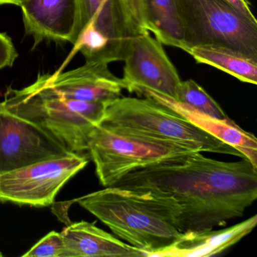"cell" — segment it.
I'll return each instance as SVG.
<instances>
[{
  "mask_svg": "<svg viewBox=\"0 0 257 257\" xmlns=\"http://www.w3.org/2000/svg\"><path fill=\"white\" fill-rule=\"evenodd\" d=\"M38 76L58 94L91 103L106 104L121 97L124 89L121 79L111 73L109 64L103 61H85L84 65L69 71Z\"/></svg>",
  "mask_w": 257,
  "mask_h": 257,
  "instance_id": "cell-11",
  "label": "cell"
},
{
  "mask_svg": "<svg viewBox=\"0 0 257 257\" xmlns=\"http://www.w3.org/2000/svg\"><path fill=\"white\" fill-rule=\"evenodd\" d=\"M77 17L71 44L92 25L108 40L113 62L123 61L131 42L139 31L123 0H76Z\"/></svg>",
  "mask_w": 257,
  "mask_h": 257,
  "instance_id": "cell-10",
  "label": "cell"
},
{
  "mask_svg": "<svg viewBox=\"0 0 257 257\" xmlns=\"http://www.w3.org/2000/svg\"><path fill=\"white\" fill-rule=\"evenodd\" d=\"M88 163V156L71 153L1 174L0 202L49 207L63 186Z\"/></svg>",
  "mask_w": 257,
  "mask_h": 257,
  "instance_id": "cell-7",
  "label": "cell"
},
{
  "mask_svg": "<svg viewBox=\"0 0 257 257\" xmlns=\"http://www.w3.org/2000/svg\"><path fill=\"white\" fill-rule=\"evenodd\" d=\"M185 33V52L200 45H222L257 58V22L225 0H176Z\"/></svg>",
  "mask_w": 257,
  "mask_h": 257,
  "instance_id": "cell-6",
  "label": "cell"
},
{
  "mask_svg": "<svg viewBox=\"0 0 257 257\" xmlns=\"http://www.w3.org/2000/svg\"><path fill=\"white\" fill-rule=\"evenodd\" d=\"M71 153L44 127L0 102V174Z\"/></svg>",
  "mask_w": 257,
  "mask_h": 257,
  "instance_id": "cell-8",
  "label": "cell"
},
{
  "mask_svg": "<svg viewBox=\"0 0 257 257\" xmlns=\"http://www.w3.org/2000/svg\"><path fill=\"white\" fill-rule=\"evenodd\" d=\"M140 95L150 97L161 104L171 108L200 128L240 152L245 159H248L257 168L256 138L252 134L242 129L231 118L218 119L199 113L189 106L153 91H144Z\"/></svg>",
  "mask_w": 257,
  "mask_h": 257,
  "instance_id": "cell-15",
  "label": "cell"
},
{
  "mask_svg": "<svg viewBox=\"0 0 257 257\" xmlns=\"http://www.w3.org/2000/svg\"><path fill=\"white\" fill-rule=\"evenodd\" d=\"M124 89L141 94L151 91L177 100L181 79L165 52L163 45L147 30L139 31L131 42L124 59Z\"/></svg>",
  "mask_w": 257,
  "mask_h": 257,
  "instance_id": "cell-9",
  "label": "cell"
},
{
  "mask_svg": "<svg viewBox=\"0 0 257 257\" xmlns=\"http://www.w3.org/2000/svg\"><path fill=\"white\" fill-rule=\"evenodd\" d=\"M104 223L120 240L147 252H156L177 241L181 207L172 197L116 186L75 200Z\"/></svg>",
  "mask_w": 257,
  "mask_h": 257,
  "instance_id": "cell-2",
  "label": "cell"
},
{
  "mask_svg": "<svg viewBox=\"0 0 257 257\" xmlns=\"http://www.w3.org/2000/svg\"><path fill=\"white\" fill-rule=\"evenodd\" d=\"M19 53L11 37L7 33L0 32V70L14 65Z\"/></svg>",
  "mask_w": 257,
  "mask_h": 257,
  "instance_id": "cell-20",
  "label": "cell"
},
{
  "mask_svg": "<svg viewBox=\"0 0 257 257\" xmlns=\"http://www.w3.org/2000/svg\"><path fill=\"white\" fill-rule=\"evenodd\" d=\"M257 216L228 228L183 232L172 245L153 257H207L217 255L240 241L255 228Z\"/></svg>",
  "mask_w": 257,
  "mask_h": 257,
  "instance_id": "cell-14",
  "label": "cell"
},
{
  "mask_svg": "<svg viewBox=\"0 0 257 257\" xmlns=\"http://www.w3.org/2000/svg\"><path fill=\"white\" fill-rule=\"evenodd\" d=\"M225 1L231 4L242 14L244 15L248 19L254 21V22H257L252 14V10H251L249 0H225Z\"/></svg>",
  "mask_w": 257,
  "mask_h": 257,
  "instance_id": "cell-22",
  "label": "cell"
},
{
  "mask_svg": "<svg viewBox=\"0 0 257 257\" xmlns=\"http://www.w3.org/2000/svg\"><path fill=\"white\" fill-rule=\"evenodd\" d=\"M64 240L61 232L52 231L37 242L23 257H62Z\"/></svg>",
  "mask_w": 257,
  "mask_h": 257,
  "instance_id": "cell-19",
  "label": "cell"
},
{
  "mask_svg": "<svg viewBox=\"0 0 257 257\" xmlns=\"http://www.w3.org/2000/svg\"><path fill=\"white\" fill-rule=\"evenodd\" d=\"M240 159L222 162L192 152L135 170L113 186L177 200L183 233L214 229L243 216L257 198V168Z\"/></svg>",
  "mask_w": 257,
  "mask_h": 257,
  "instance_id": "cell-1",
  "label": "cell"
},
{
  "mask_svg": "<svg viewBox=\"0 0 257 257\" xmlns=\"http://www.w3.org/2000/svg\"><path fill=\"white\" fill-rule=\"evenodd\" d=\"M146 29L162 45L185 50V33L176 0H143Z\"/></svg>",
  "mask_w": 257,
  "mask_h": 257,
  "instance_id": "cell-17",
  "label": "cell"
},
{
  "mask_svg": "<svg viewBox=\"0 0 257 257\" xmlns=\"http://www.w3.org/2000/svg\"><path fill=\"white\" fill-rule=\"evenodd\" d=\"M4 103L10 110L40 124L67 150L85 155L94 127L104 119V103L68 98L46 85L40 77L32 85L16 89L8 87Z\"/></svg>",
  "mask_w": 257,
  "mask_h": 257,
  "instance_id": "cell-3",
  "label": "cell"
},
{
  "mask_svg": "<svg viewBox=\"0 0 257 257\" xmlns=\"http://www.w3.org/2000/svg\"><path fill=\"white\" fill-rule=\"evenodd\" d=\"M186 52L198 64L222 70L246 83L257 84V58L222 45H200Z\"/></svg>",
  "mask_w": 257,
  "mask_h": 257,
  "instance_id": "cell-16",
  "label": "cell"
},
{
  "mask_svg": "<svg viewBox=\"0 0 257 257\" xmlns=\"http://www.w3.org/2000/svg\"><path fill=\"white\" fill-rule=\"evenodd\" d=\"M87 154L95 165L96 174L104 187L113 186L138 168L193 150L178 144L123 132L101 123L88 139Z\"/></svg>",
  "mask_w": 257,
  "mask_h": 257,
  "instance_id": "cell-5",
  "label": "cell"
},
{
  "mask_svg": "<svg viewBox=\"0 0 257 257\" xmlns=\"http://www.w3.org/2000/svg\"><path fill=\"white\" fill-rule=\"evenodd\" d=\"M134 22L141 29H146L143 0H123Z\"/></svg>",
  "mask_w": 257,
  "mask_h": 257,
  "instance_id": "cell-21",
  "label": "cell"
},
{
  "mask_svg": "<svg viewBox=\"0 0 257 257\" xmlns=\"http://www.w3.org/2000/svg\"><path fill=\"white\" fill-rule=\"evenodd\" d=\"M20 7L25 34L34 39L33 49L44 41L71 43L76 0H24Z\"/></svg>",
  "mask_w": 257,
  "mask_h": 257,
  "instance_id": "cell-12",
  "label": "cell"
},
{
  "mask_svg": "<svg viewBox=\"0 0 257 257\" xmlns=\"http://www.w3.org/2000/svg\"><path fill=\"white\" fill-rule=\"evenodd\" d=\"M61 234L62 257H148L144 251L86 221L70 222Z\"/></svg>",
  "mask_w": 257,
  "mask_h": 257,
  "instance_id": "cell-13",
  "label": "cell"
},
{
  "mask_svg": "<svg viewBox=\"0 0 257 257\" xmlns=\"http://www.w3.org/2000/svg\"><path fill=\"white\" fill-rule=\"evenodd\" d=\"M175 101L213 118L218 119L228 118L219 103L192 79L181 81Z\"/></svg>",
  "mask_w": 257,
  "mask_h": 257,
  "instance_id": "cell-18",
  "label": "cell"
},
{
  "mask_svg": "<svg viewBox=\"0 0 257 257\" xmlns=\"http://www.w3.org/2000/svg\"><path fill=\"white\" fill-rule=\"evenodd\" d=\"M105 105V116L102 123L114 128L174 143L193 151L245 159L231 146L150 97H119Z\"/></svg>",
  "mask_w": 257,
  "mask_h": 257,
  "instance_id": "cell-4",
  "label": "cell"
},
{
  "mask_svg": "<svg viewBox=\"0 0 257 257\" xmlns=\"http://www.w3.org/2000/svg\"><path fill=\"white\" fill-rule=\"evenodd\" d=\"M24 0H0V6L1 5H16L20 7Z\"/></svg>",
  "mask_w": 257,
  "mask_h": 257,
  "instance_id": "cell-23",
  "label": "cell"
},
{
  "mask_svg": "<svg viewBox=\"0 0 257 257\" xmlns=\"http://www.w3.org/2000/svg\"><path fill=\"white\" fill-rule=\"evenodd\" d=\"M4 256V254L2 253V252L0 251V257Z\"/></svg>",
  "mask_w": 257,
  "mask_h": 257,
  "instance_id": "cell-24",
  "label": "cell"
}]
</instances>
